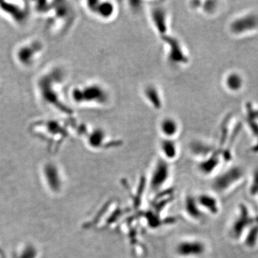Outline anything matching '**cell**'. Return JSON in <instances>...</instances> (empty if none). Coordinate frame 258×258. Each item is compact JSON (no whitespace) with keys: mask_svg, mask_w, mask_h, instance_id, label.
Returning a JSON list of instances; mask_svg holds the SVG:
<instances>
[{"mask_svg":"<svg viewBox=\"0 0 258 258\" xmlns=\"http://www.w3.org/2000/svg\"><path fill=\"white\" fill-rule=\"evenodd\" d=\"M68 70L51 62L42 68L33 80V91L39 104L53 115L74 117L75 111L66 95Z\"/></svg>","mask_w":258,"mask_h":258,"instance_id":"cell-1","label":"cell"},{"mask_svg":"<svg viewBox=\"0 0 258 258\" xmlns=\"http://www.w3.org/2000/svg\"><path fill=\"white\" fill-rule=\"evenodd\" d=\"M31 5L33 16L41 20L51 37L64 36L74 26L76 13L69 2L42 0L31 2Z\"/></svg>","mask_w":258,"mask_h":258,"instance_id":"cell-2","label":"cell"},{"mask_svg":"<svg viewBox=\"0 0 258 258\" xmlns=\"http://www.w3.org/2000/svg\"><path fill=\"white\" fill-rule=\"evenodd\" d=\"M75 120L74 117L45 115L30 121L28 131L32 137L40 140L53 152L77 131L78 125L75 124Z\"/></svg>","mask_w":258,"mask_h":258,"instance_id":"cell-3","label":"cell"},{"mask_svg":"<svg viewBox=\"0 0 258 258\" xmlns=\"http://www.w3.org/2000/svg\"><path fill=\"white\" fill-rule=\"evenodd\" d=\"M45 42L38 36H31L17 43L12 50V59L19 69L33 71L38 67L46 54Z\"/></svg>","mask_w":258,"mask_h":258,"instance_id":"cell-4","label":"cell"},{"mask_svg":"<svg viewBox=\"0 0 258 258\" xmlns=\"http://www.w3.org/2000/svg\"><path fill=\"white\" fill-rule=\"evenodd\" d=\"M109 98L108 90L99 83L76 85L69 91L70 103L77 106H103Z\"/></svg>","mask_w":258,"mask_h":258,"instance_id":"cell-5","label":"cell"},{"mask_svg":"<svg viewBox=\"0 0 258 258\" xmlns=\"http://www.w3.org/2000/svg\"><path fill=\"white\" fill-rule=\"evenodd\" d=\"M0 17L15 28H25L34 17L31 2L0 1Z\"/></svg>","mask_w":258,"mask_h":258,"instance_id":"cell-6","label":"cell"},{"mask_svg":"<svg viewBox=\"0 0 258 258\" xmlns=\"http://www.w3.org/2000/svg\"><path fill=\"white\" fill-rule=\"evenodd\" d=\"M230 33L242 37L258 31V15L254 12L244 13L234 18L229 25Z\"/></svg>","mask_w":258,"mask_h":258,"instance_id":"cell-7","label":"cell"},{"mask_svg":"<svg viewBox=\"0 0 258 258\" xmlns=\"http://www.w3.org/2000/svg\"><path fill=\"white\" fill-rule=\"evenodd\" d=\"M42 176L50 191L58 194L64 186L63 174L60 166L55 161L44 163L41 168Z\"/></svg>","mask_w":258,"mask_h":258,"instance_id":"cell-8","label":"cell"},{"mask_svg":"<svg viewBox=\"0 0 258 258\" xmlns=\"http://www.w3.org/2000/svg\"><path fill=\"white\" fill-rule=\"evenodd\" d=\"M208 252V246L199 239H185L179 241L174 247V253L179 258L203 257Z\"/></svg>","mask_w":258,"mask_h":258,"instance_id":"cell-9","label":"cell"},{"mask_svg":"<svg viewBox=\"0 0 258 258\" xmlns=\"http://www.w3.org/2000/svg\"><path fill=\"white\" fill-rule=\"evenodd\" d=\"M83 7L90 14L103 21H109L116 15L117 7L113 2L86 1Z\"/></svg>","mask_w":258,"mask_h":258,"instance_id":"cell-10","label":"cell"},{"mask_svg":"<svg viewBox=\"0 0 258 258\" xmlns=\"http://www.w3.org/2000/svg\"><path fill=\"white\" fill-rule=\"evenodd\" d=\"M171 176L170 163L159 159L153 168L150 179V188L153 191H159L167 184Z\"/></svg>","mask_w":258,"mask_h":258,"instance_id":"cell-11","label":"cell"},{"mask_svg":"<svg viewBox=\"0 0 258 258\" xmlns=\"http://www.w3.org/2000/svg\"><path fill=\"white\" fill-rule=\"evenodd\" d=\"M162 40L167 46V57L171 62L174 64L184 66L189 62V56L179 40L168 35L162 38Z\"/></svg>","mask_w":258,"mask_h":258,"instance_id":"cell-12","label":"cell"},{"mask_svg":"<svg viewBox=\"0 0 258 258\" xmlns=\"http://www.w3.org/2000/svg\"><path fill=\"white\" fill-rule=\"evenodd\" d=\"M150 16L154 30L161 38L169 35V16L166 8L159 5L153 7Z\"/></svg>","mask_w":258,"mask_h":258,"instance_id":"cell-13","label":"cell"},{"mask_svg":"<svg viewBox=\"0 0 258 258\" xmlns=\"http://www.w3.org/2000/svg\"><path fill=\"white\" fill-rule=\"evenodd\" d=\"M159 128L162 138L176 139L180 133L181 125L176 118L166 116L159 122Z\"/></svg>","mask_w":258,"mask_h":258,"instance_id":"cell-14","label":"cell"},{"mask_svg":"<svg viewBox=\"0 0 258 258\" xmlns=\"http://www.w3.org/2000/svg\"><path fill=\"white\" fill-rule=\"evenodd\" d=\"M81 135L86 137V142L88 147L93 150H99L107 145L106 141L108 136L104 130L101 128L88 132L87 133H82Z\"/></svg>","mask_w":258,"mask_h":258,"instance_id":"cell-15","label":"cell"},{"mask_svg":"<svg viewBox=\"0 0 258 258\" xmlns=\"http://www.w3.org/2000/svg\"><path fill=\"white\" fill-rule=\"evenodd\" d=\"M160 151L163 159L170 163L179 156V145L175 139L162 138L160 143Z\"/></svg>","mask_w":258,"mask_h":258,"instance_id":"cell-16","label":"cell"},{"mask_svg":"<svg viewBox=\"0 0 258 258\" xmlns=\"http://www.w3.org/2000/svg\"><path fill=\"white\" fill-rule=\"evenodd\" d=\"M144 97L151 106L155 108L156 110H160L162 108L163 98L161 96L160 90L154 86V85H149L144 90Z\"/></svg>","mask_w":258,"mask_h":258,"instance_id":"cell-17","label":"cell"},{"mask_svg":"<svg viewBox=\"0 0 258 258\" xmlns=\"http://www.w3.org/2000/svg\"><path fill=\"white\" fill-rule=\"evenodd\" d=\"M13 258H41V254L36 246L32 243H25L15 249Z\"/></svg>","mask_w":258,"mask_h":258,"instance_id":"cell-18","label":"cell"},{"mask_svg":"<svg viewBox=\"0 0 258 258\" xmlns=\"http://www.w3.org/2000/svg\"><path fill=\"white\" fill-rule=\"evenodd\" d=\"M197 201L201 208L202 210H207L208 213L212 215H217L219 212L218 202L216 199L210 195H200L198 198H196Z\"/></svg>","mask_w":258,"mask_h":258,"instance_id":"cell-19","label":"cell"},{"mask_svg":"<svg viewBox=\"0 0 258 258\" xmlns=\"http://www.w3.org/2000/svg\"><path fill=\"white\" fill-rule=\"evenodd\" d=\"M185 212L188 216L195 221H200L203 217V211L197 201L196 198L188 197L185 200Z\"/></svg>","mask_w":258,"mask_h":258,"instance_id":"cell-20","label":"cell"},{"mask_svg":"<svg viewBox=\"0 0 258 258\" xmlns=\"http://www.w3.org/2000/svg\"><path fill=\"white\" fill-rule=\"evenodd\" d=\"M244 80L238 73L231 72L225 78V86L230 92L240 91L243 87Z\"/></svg>","mask_w":258,"mask_h":258,"instance_id":"cell-21","label":"cell"},{"mask_svg":"<svg viewBox=\"0 0 258 258\" xmlns=\"http://www.w3.org/2000/svg\"><path fill=\"white\" fill-rule=\"evenodd\" d=\"M0 254H1V253H0Z\"/></svg>","mask_w":258,"mask_h":258,"instance_id":"cell-22","label":"cell"}]
</instances>
